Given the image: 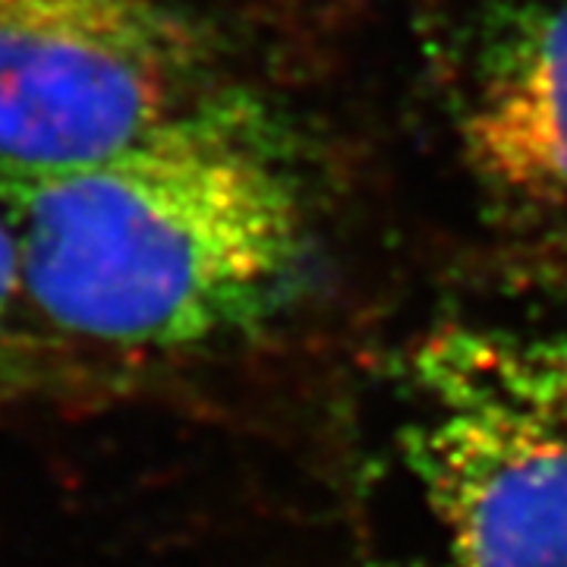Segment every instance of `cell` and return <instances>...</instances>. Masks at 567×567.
Listing matches in <instances>:
<instances>
[{
	"label": "cell",
	"instance_id": "5",
	"mask_svg": "<svg viewBox=\"0 0 567 567\" xmlns=\"http://www.w3.org/2000/svg\"><path fill=\"white\" fill-rule=\"evenodd\" d=\"M20 303H25L20 246H17V234H13V227L0 208V357H3V347L10 341Z\"/></svg>",
	"mask_w": 567,
	"mask_h": 567
},
{
	"label": "cell",
	"instance_id": "4",
	"mask_svg": "<svg viewBox=\"0 0 567 567\" xmlns=\"http://www.w3.org/2000/svg\"><path fill=\"white\" fill-rule=\"evenodd\" d=\"M457 140L495 203L533 221L567 224V0H505L488 13Z\"/></svg>",
	"mask_w": 567,
	"mask_h": 567
},
{
	"label": "cell",
	"instance_id": "3",
	"mask_svg": "<svg viewBox=\"0 0 567 567\" xmlns=\"http://www.w3.org/2000/svg\"><path fill=\"white\" fill-rule=\"evenodd\" d=\"M212 95L203 29L158 0H0V171L104 162Z\"/></svg>",
	"mask_w": 567,
	"mask_h": 567
},
{
	"label": "cell",
	"instance_id": "2",
	"mask_svg": "<svg viewBox=\"0 0 567 567\" xmlns=\"http://www.w3.org/2000/svg\"><path fill=\"white\" fill-rule=\"evenodd\" d=\"M353 498L372 567H567V303L451 312L401 347Z\"/></svg>",
	"mask_w": 567,
	"mask_h": 567
},
{
	"label": "cell",
	"instance_id": "1",
	"mask_svg": "<svg viewBox=\"0 0 567 567\" xmlns=\"http://www.w3.org/2000/svg\"><path fill=\"white\" fill-rule=\"evenodd\" d=\"M25 300L73 338L183 350L262 324L300 278L306 218L275 123L218 92L104 162L0 171Z\"/></svg>",
	"mask_w": 567,
	"mask_h": 567
}]
</instances>
